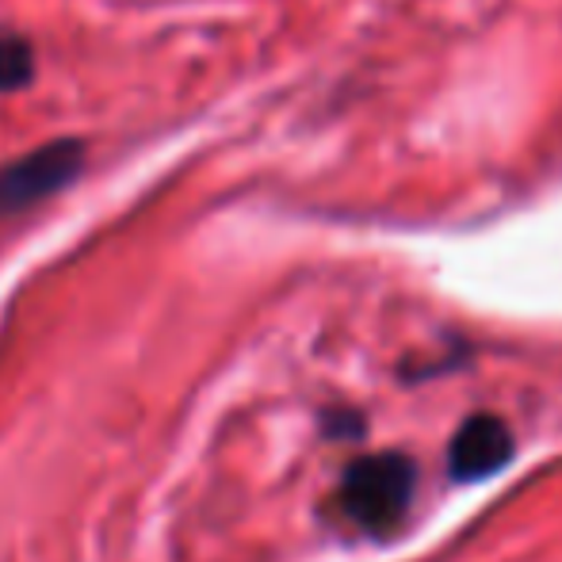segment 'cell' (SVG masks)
Wrapping results in <instances>:
<instances>
[{
  "label": "cell",
  "instance_id": "1",
  "mask_svg": "<svg viewBox=\"0 0 562 562\" xmlns=\"http://www.w3.org/2000/svg\"><path fill=\"white\" fill-rule=\"evenodd\" d=\"M417 471L402 451H375L348 467L337 502L348 520L368 532H391L409 509Z\"/></svg>",
  "mask_w": 562,
  "mask_h": 562
},
{
  "label": "cell",
  "instance_id": "2",
  "mask_svg": "<svg viewBox=\"0 0 562 562\" xmlns=\"http://www.w3.org/2000/svg\"><path fill=\"white\" fill-rule=\"evenodd\" d=\"M85 169V146L77 138H54L15 161L0 165V218L20 215L69 188Z\"/></svg>",
  "mask_w": 562,
  "mask_h": 562
},
{
  "label": "cell",
  "instance_id": "3",
  "mask_svg": "<svg viewBox=\"0 0 562 562\" xmlns=\"http://www.w3.org/2000/svg\"><path fill=\"white\" fill-rule=\"evenodd\" d=\"M513 459V432L502 417L474 414L456 429L448 448V471L456 482H479Z\"/></svg>",
  "mask_w": 562,
  "mask_h": 562
},
{
  "label": "cell",
  "instance_id": "4",
  "mask_svg": "<svg viewBox=\"0 0 562 562\" xmlns=\"http://www.w3.org/2000/svg\"><path fill=\"white\" fill-rule=\"evenodd\" d=\"M35 77V50L15 31H0V92L27 89Z\"/></svg>",
  "mask_w": 562,
  "mask_h": 562
}]
</instances>
